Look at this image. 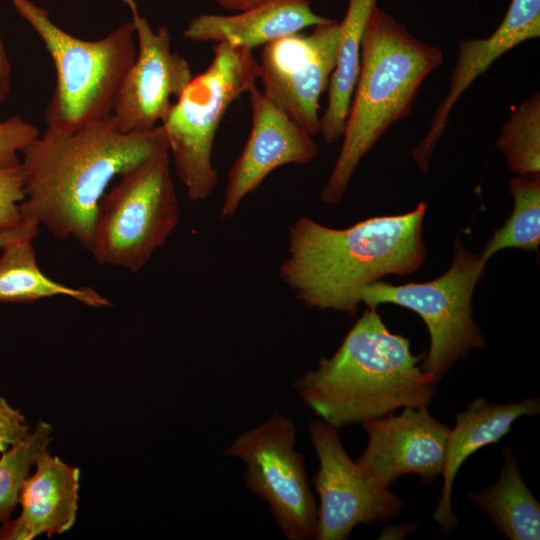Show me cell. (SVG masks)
Instances as JSON below:
<instances>
[{"label":"cell","mask_w":540,"mask_h":540,"mask_svg":"<svg viewBox=\"0 0 540 540\" xmlns=\"http://www.w3.org/2000/svg\"><path fill=\"white\" fill-rule=\"evenodd\" d=\"M38 128L19 116L0 122V168L18 164V154L39 136Z\"/></svg>","instance_id":"obj_26"},{"label":"cell","mask_w":540,"mask_h":540,"mask_svg":"<svg viewBox=\"0 0 540 540\" xmlns=\"http://www.w3.org/2000/svg\"><path fill=\"white\" fill-rule=\"evenodd\" d=\"M508 168L516 175L540 172V94L524 99L503 124L496 140Z\"/></svg>","instance_id":"obj_23"},{"label":"cell","mask_w":540,"mask_h":540,"mask_svg":"<svg viewBox=\"0 0 540 540\" xmlns=\"http://www.w3.org/2000/svg\"><path fill=\"white\" fill-rule=\"evenodd\" d=\"M225 9L234 11H244L250 9L265 0H216Z\"/></svg>","instance_id":"obj_30"},{"label":"cell","mask_w":540,"mask_h":540,"mask_svg":"<svg viewBox=\"0 0 540 540\" xmlns=\"http://www.w3.org/2000/svg\"><path fill=\"white\" fill-rule=\"evenodd\" d=\"M360 424L368 442L356 463L379 483L390 487L404 474L431 483L441 475L449 428L427 406L404 407L399 415L369 418Z\"/></svg>","instance_id":"obj_13"},{"label":"cell","mask_w":540,"mask_h":540,"mask_svg":"<svg viewBox=\"0 0 540 540\" xmlns=\"http://www.w3.org/2000/svg\"><path fill=\"white\" fill-rule=\"evenodd\" d=\"M422 357L367 307L337 351L320 358L294 387L310 410L340 429L398 408L428 406L438 383L418 364Z\"/></svg>","instance_id":"obj_3"},{"label":"cell","mask_w":540,"mask_h":540,"mask_svg":"<svg viewBox=\"0 0 540 540\" xmlns=\"http://www.w3.org/2000/svg\"><path fill=\"white\" fill-rule=\"evenodd\" d=\"M252 125L248 140L229 169L220 215L232 217L242 200L275 169L304 165L318 146L302 126L268 99L256 86L249 91Z\"/></svg>","instance_id":"obj_14"},{"label":"cell","mask_w":540,"mask_h":540,"mask_svg":"<svg viewBox=\"0 0 540 540\" xmlns=\"http://www.w3.org/2000/svg\"><path fill=\"white\" fill-rule=\"evenodd\" d=\"M39 232V224L32 219L23 220L21 224L10 229L0 230V248H3L11 240L21 236L36 237Z\"/></svg>","instance_id":"obj_28"},{"label":"cell","mask_w":540,"mask_h":540,"mask_svg":"<svg viewBox=\"0 0 540 540\" xmlns=\"http://www.w3.org/2000/svg\"><path fill=\"white\" fill-rule=\"evenodd\" d=\"M427 204L335 229L301 216L289 227L281 279L308 308L357 314L361 290L387 275L416 272L426 258Z\"/></svg>","instance_id":"obj_2"},{"label":"cell","mask_w":540,"mask_h":540,"mask_svg":"<svg viewBox=\"0 0 540 540\" xmlns=\"http://www.w3.org/2000/svg\"><path fill=\"white\" fill-rule=\"evenodd\" d=\"M33 236L8 242L0 256V302H32L66 296L87 306L101 308L110 302L90 287H71L54 281L39 268L32 246Z\"/></svg>","instance_id":"obj_21"},{"label":"cell","mask_w":540,"mask_h":540,"mask_svg":"<svg viewBox=\"0 0 540 540\" xmlns=\"http://www.w3.org/2000/svg\"><path fill=\"white\" fill-rule=\"evenodd\" d=\"M11 85V64L0 34V104L7 99Z\"/></svg>","instance_id":"obj_29"},{"label":"cell","mask_w":540,"mask_h":540,"mask_svg":"<svg viewBox=\"0 0 540 540\" xmlns=\"http://www.w3.org/2000/svg\"><path fill=\"white\" fill-rule=\"evenodd\" d=\"M23 176L20 162L0 168V230L10 229L23 222L20 204L24 200Z\"/></svg>","instance_id":"obj_25"},{"label":"cell","mask_w":540,"mask_h":540,"mask_svg":"<svg viewBox=\"0 0 540 540\" xmlns=\"http://www.w3.org/2000/svg\"><path fill=\"white\" fill-rule=\"evenodd\" d=\"M10 1L37 32L55 67L56 85L44 111L46 128L69 133L111 115L137 56L133 21L101 39L84 40L58 27L32 1Z\"/></svg>","instance_id":"obj_5"},{"label":"cell","mask_w":540,"mask_h":540,"mask_svg":"<svg viewBox=\"0 0 540 540\" xmlns=\"http://www.w3.org/2000/svg\"><path fill=\"white\" fill-rule=\"evenodd\" d=\"M376 2L349 0L346 14L339 22L341 38L327 88L328 104L319 123V133L326 143H334L343 135L360 70L362 35Z\"/></svg>","instance_id":"obj_20"},{"label":"cell","mask_w":540,"mask_h":540,"mask_svg":"<svg viewBox=\"0 0 540 540\" xmlns=\"http://www.w3.org/2000/svg\"><path fill=\"white\" fill-rule=\"evenodd\" d=\"M442 62L439 47L415 38L377 5L372 8L362 35L360 70L341 149L321 192L323 203L343 199L362 158L390 126L409 115L422 82Z\"/></svg>","instance_id":"obj_4"},{"label":"cell","mask_w":540,"mask_h":540,"mask_svg":"<svg viewBox=\"0 0 540 540\" xmlns=\"http://www.w3.org/2000/svg\"><path fill=\"white\" fill-rule=\"evenodd\" d=\"M179 221L169 150L119 176L98 207L90 253L100 264L140 271Z\"/></svg>","instance_id":"obj_7"},{"label":"cell","mask_w":540,"mask_h":540,"mask_svg":"<svg viewBox=\"0 0 540 540\" xmlns=\"http://www.w3.org/2000/svg\"><path fill=\"white\" fill-rule=\"evenodd\" d=\"M213 52L208 68L192 78L161 122L175 174L193 202L207 199L216 188L212 148L225 112L260 78L253 50L219 42Z\"/></svg>","instance_id":"obj_6"},{"label":"cell","mask_w":540,"mask_h":540,"mask_svg":"<svg viewBox=\"0 0 540 540\" xmlns=\"http://www.w3.org/2000/svg\"><path fill=\"white\" fill-rule=\"evenodd\" d=\"M540 413V400L529 397L520 402L492 403L483 397L470 402L466 410L455 414V425L449 429L441 475L443 487L433 519L443 534L455 531L459 519L452 511L451 497L455 477L467 458L477 450L497 443L523 416Z\"/></svg>","instance_id":"obj_17"},{"label":"cell","mask_w":540,"mask_h":540,"mask_svg":"<svg viewBox=\"0 0 540 540\" xmlns=\"http://www.w3.org/2000/svg\"><path fill=\"white\" fill-rule=\"evenodd\" d=\"M131 12L137 56L119 89L111 115L120 131L139 133L161 124L193 75L189 62L172 52L167 27L154 32L137 8Z\"/></svg>","instance_id":"obj_12"},{"label":"cell","mask_w":540,"mask_h":540,"mask_svg":"<svg viewBox=\"0 0 540 540\" xmlns=\"http://www.w3.org/2000/svg\"><path fill=\"white\" fill-rule=\"evenodd\" d=\"M169 150L162 125L124 133L112 115L73 132L46 128L23 151L22 220H35L59 240L90 251L99 203L110 182Z\"/></svg>","instance_id":"obj_1"},{"label":"cell","mask_w":540,"mask_h":540,"mask_svg":"<svg viewBox=\"0 0 540 540\" xmlns=\"http://www.w3.org/2000/svg\"><path fill=\"white\" fill-rule=\"evenodd\" d=\"M540 36V0H511L500 25L487 38L458 43L456 64L447 93L435 110L425 136L412 150L415 164L427 173L436 144L449 124V115L460 96L477 77L520 43Z\"/></svg>","instance_id":"obj_15"},{"label":"cell","mask_w":540,"mask_h":540,"mask_svg":"<svg viewBox=\"0 0 540 540\" xmlns=\"http://www.w3.org/2000/svg\"><path fill=\"white\" fill-rule=\"evenodd\" d=\"M30 432L24 415L0 394V453L24 439Z\"/></svg>","instance_id":"obj_27"},{"label":"cell","mask_w":540,"mask_h":540,"mask_svg":"<svg viewBox=\"0 0 540 540\" xmlns=\"http://www.w3.org/2000/svg\"><path fill=\"white\" fill-rule=\"evenodd\" d=\"M52 426L39 421L28 436L3 452L0 458V522L3 524L17 504L24 481L38 457L51 441Z\"/></svg>","instance_id":"obj_24"},{"label":"cell","mask_w":540,"mask_h":540,"mask_svg":"<svg viewBox=\"0 0 540 540\" xmlns=\"http://www.w3.org/2000/svg\"><path fill=\"white\" fill-rule=\"evenodd\" d=\"M308 433L319 462L313 477L320 500L317 540H345L359 524L388 521L400 513L402 500L352 461L337 428L315 419Z\"/></svg>","instance_id":"obj_10"},{"label":"cell","mask_w":540,"mask_h":540,"mask_svg":"<svg viewBox=\"0 0 540 540\" xmlns=\"http://www.w3.org/2000/svg\"><path fill=\"white\" fill-rule=\"evenodd\" d=\"M341 38L339 22L316 25L264 45L262 92L312 136L319 133V100L328 88Z\"/></svg>","instance_id":"obj_11"},{"label":"cell","mask_w":540,"mask_h":540,"mask_svg":"<svg viewBox=\"0 0 540 540\" xmlns=\"http://www.w3.org/2000/svg\"><path fill=\"white\" fill-rule=\"evenodd\" d=\"M502 465L495 483L468 497L510 540L540 539V504L520 472L508 446L501 451Z\"/></svg>","instance_id":"obj_19"},{"label":"cell","mask_w":540,"mask_h":540,"mask_svg":"<svg viewBox=\"0 0 540 540\" xmlns=\"http://www.w3.org/2000/svg\"><path fill=\"white\" fill-rule=\"evenodd\" d=\"M35 472L23 483L21 512L0 529V540H32L42 534H63L74 525L78 511L80 470L43 452Z\"/></svg>","instance_id":"obj_16"},{"label":"cell","mask_w":540,"mask_h":540,"mask_svg":"<svg viewBox=\"0 0 540 540\" xmlns=\"http://www.w3.org/2000/svg\"><path fill=\"white\" fill-rule=\"evenodd\" d=\"M485 266L479 254L470 252L456 238L452 263L444 274L422 283L393 285L379 280L361 290V302L374 308L396 304L422 318L430 346L420 366L439 383L458 361L486 345L472 316L473 292Z\"/></svg>","instance_id":"obj_8"},{"label":"cell","mask_w":540,"mask_h":540,"mask_svg":"<svg viewBox=\"0 0 540 540\" xmlns=\"http://www.w3.org/2000/svg\"><path fill=\"white\" fill-rule=\"evenodd\" d=\"M296 436L295 423L274 412L235 438L224 455L243 462L245 487L268 505L287 539L311 540L316 539L317 504Z\"/></svg>","instance_id":"obj_9"},{"label":"cell","mask_w":540,"mask_h":540,"mask_svg":"<svg viewBox=\"0 0 540 540\" xmlns=\"http://www.w3.org/2000/svg\"><path fill=\"white\" fill-rule=\"evenodd\" d=\"M332 19L316 14L309 0H265L234 15L200 14L184 30L199 42H226L253 50Z\"/></svg>","instance_id":"obj_18"},{"label":"cell","mask_w":540,"mask_h":540,"mask_svg":"<svg viewBox=\"0 0 540 540\" xmlns=\"http://www.w3.org/2000/svg\"><path fill=\"white\" fill-rule=\"evenodd\" d=\"M131 9L137 8L134 0H121Z\"/></svg>","instance_id":"obj_31"},{"label":"cell","mask_w":540,"mask_h":540,"mask_svg":"<svg viewBox=\"0 0 540 540\" xmlns=\"http://www.w3.org/2000/svg\"><path fill=\"white\" fill-rule=\"evenodd\" d=\"M514 200L511 215L496 229L480 254L487 262L502 249L538 251L540 245V174L517 175L509 180Z\"/></svg>","instance_id":"obj_22"}]
</instances>
